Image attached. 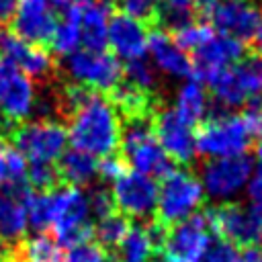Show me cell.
Segmentation results:
<instances>
[{
    "instance_id": "21",
    "label": "cell",
    "mask_w": 262,
    "mask_h": 262,
    "mask_svg": "<svg viewBox=\"0 0 262 262\" xmlns=\"http://www.w3.org/2000/svg\"><path fill=\"white\" fill-rule=\"evenodd\" d=\"M76 6L80 20L82 49L104 51L108 23L113 16L111 0H76Z\"/></svg>"
},
{
    "instance_id": "37",
    "label": "cell",
    "mask_w": 262,
    "mask_h": 262,
    "mask_svg": "<svg viewBox=\"0 0 262 262\" xmlns=\"http://www.w3.org/2000/svg\"><path fill=\"white\" fill-rule=\"evenodd\" d=\"M125 170H127L125 160L119 156V151H115V154L104 156V160L98 164V178H100L102 182H111V180H115L117 176H121Z\"/></svg>"
},
{
    "instance_id": "31",
    "label": "cell",
    "mask_w": 262,
    "mask_h": 262,
    "mask_svg": "<svg viewBox=\"0 0 262 262\" xmlns=\"http://www.w3.org/2000/svg\"><path fill=\"white\" fill-rule=\"evenodd\" d=\"M27 184L35 192H53L61 186L55 162H31L27 166Z\"/></svg>"
},
{
    "instance_id": "4",
    "label": "cell",
    "mask_w": 262,
    "mask_h": 262,
    "mask_svg": "<svg viewBox=\"0 0 262 262\" xmlns=\"http://www.w3.org/2000/svg\"><path fill=\"white\" fill-rule=\"evenodd\" d=\"M207 84L211 88L215 108L227 111L248 104L262 96V55L248 53L239 57Z\"/></svg>"
},
{
    "instance_id": "36",
    "label": "cell",
    "mask_w": 262,
    "mask_h": 262,
    "mask_svg": "<svg viewBox=\"0 0 262 262\" xmlns=\"http://www.w3.org/2000/svg\"><path fill=\"white\" fill-rule=\"evenodd\" d=\"M203 258H205V262H244V254L219 237H215L209 244Z\"/></svg>"
},
{
    "instance_id": "32",
    "label": "cell",
    "mask_w": 262,
    "mask_h": 262,
    "mask_svg": "<svg viewBox=\"0 0 262 262\" xmlns=\"http://www.w3.org/2000/svg\"><path fill=\"white\" fill-rule=\"evenodd\" d=\"M86 201H88V211L98 219L111 215L117 211V205H115V199H113V192L108 186H104L102 182L96 184V186H88L86 188Z\"/></svg>"
},
{
    "instance_id": "19",
    "label": "cell",
    "mask_w": 262,
    "mask_h": 262,
    "mask_svg": "<svg viewBox=\"0 0 262 262\" xmlns=\"http://www.w3.org/2000/svg\"><path fill=\"white\" fill-rule=\"evenodd\" d=\"M147 25L125 14H113L108 23V35H106V45H111L113 55L117 59H139L145 57L147 51Z\"/></svg>"
},
{
    "instance_id": "33",
    "label": "cell",
    "mask_w": 262,
    "mask_h": 262,
    "mask_svg": "<svg viewBox=\"0 0 262 262\" xmlns=\"http://www.w3.org/2000/svg\"><path fill=\"white\" fill-rule=\"evenodd\" d=\"M104 258H106V250L90 237L70 246L63 256V262H104Z\"/></svg>"
},
{
    "instance_id": "49",
    "label": "cell",
    "mask_w": 262,
    "mask_h": 262,
    "mask_svg": "<svg viewBox=\"0 0 262 262\" xmlns=\"http://www.w3.org/2000/svg\"><path fill=\"white\" fill-rule=\"evenodd\" d=\"M260 104H262V96H260Z\"/></svg>"
},
{
    "instance_id": "28",
    "label": "cell",
    "mask_w": 262,
    "mask_h": 262,
    "mask_svg": "<svg viewBox=\"0 0 262 262\" xmlns=\"http://www.w3.org/2000/svg\"><path fill=\"white\" fill-rule=\"evenodd\" d=\"M131 227V219L121 211H115L96 223H92V239L98 242L106 252H113Z\"/></svg>"
},
{
    "instance_id": "1",
    "label": "cell",
    "mask_w": 262,
    "mask_h": 262,
    "mask_svg": "<svg viewBox=\"0 0 262 262\" xmlns=\"http://www.w3.org/2000/svg\"><path fill=\"white\" fill-rule=\"evenodd\" d=\"M72 147L90 156H108L119 151L121 117L106 94L86 90L66 121Z\"/></svg>"
},
{
    "instance_id": "43",
    "label": "cell",
    "mask_w": 262,
    "mask_h": 262,
    "mask_svg": "<svg viewBox=\"0 0 262 262\" xmlns=\"http://www.w3.org/2000/svg\"><path fill=\"white\" fill-rule=\"evenodd\" d=\"M244 262H262V246L244 250Z\"/></svg>"
},
{
    "instance_id": "41",
    "label": "cell",
    "mask_w": 262,
    "mask_h": 262,
    "mask_svg": "<svg viewBox=\"0 0 262 262\" xmlns=\"http://www.w3.org/2000/svg\"><path fill=\"white\" fill-rule=\"evenodd\" d=\"M215 4H217V0H194L196 12H199L201 16H207V18L211 16V12H213Z\"/></svg>"
},
{
    "instance_id": "5",
    "label": "cell",
    "mask_w": 262,
    "mask_h": 262,
    "mask_svg": "<svg viewBox=\"0 0 262 262\" xmlns=\"http://www.w3.org/2000/svg\"><path fill=\"white\" fill-rule=\"evenodd\" d=\"M205 207V190L190 168H174L158 188L156 219L166 227L190 217Z\"/></svg>"
},
{
    "instance_id": "46",
    "label": "cell",
    "mask_w": 262,
    "mask_h": 262,
    "mask_svg": "<svg viewBox=\"0 0 262 262\" xmlns=\"http://www.w3.org/2000/svg\"><path fill=\"white\" fill-rule=\"evenodd\" d=\"M256 45H258V51H260V55H262V27H260V31H258V35H256Z\"/></svg>"
},
{
    "instance_id": "11",
    "label": "cell",
    "mask_w": 262,
    "mask_h": 262,
    "mask_svg": "<svg viewBox=\"0 0 262 262\" xmlns=\"http://www.w3.org/2000/svg\"><path fill=\"white\" fill-rule=\"evenodd\" d=\"M151 131L166 156L182 168H190L196 158V141L192 127L176 113L174 106H168L164 100L158 104L151 117Z\"/></svg>"
},
{
    "instance_id": "40",
    "label": "cell",
    "mask_w": 262,
    "mask_h": 262,
    "mask_svg": "<svg viewBox=\"0 0 262 262\" xmlns=\"http://www.w3.org/2000/svg\"><path fill=\"white\" fill-rule=\"evenodd\" d=\"M18 0H0V29H4L6 23L12 20V14L16 10Z\"/></svg>"
},
{
    "instance_id": "44",
    "label": "cell",
    "mask_w": 262,
    "mask_h": 262,
    "mask_svg": "<svg viewBox=\"0 0 262 262\" xmlns=\"http://www.w3.org/2000/svg\"><path fill=\"white\" fill-rule=\"evenodd\" d=\"M254 149H256V156L260 158V162H262V135L256 139V143H254Z\"/></svg>"
},
{
    "instance_id": "7",
    "label": "cell",
    "mask_w": 262,
    "mask_h": 262,
    "mask_svg": "<svg viewBox=\"0 0 262 262\" xmlns=\"http://www.w3.org/2000/svg\"><path fill=\"white\" fill-rule=\"evenodd\" d=\"M8 141L31 162H55L68 147V129L61 121L31 119L14 125Z\"/></svg>"
},
{
    "instance_id": "15",
    "label": "cell",
    "mask_w": 262,
    "mask_h": 262,
    "mask_svg": "<svg viewBox=\"0 0 262 262\" xmlns=\"http://www.w3.org/2000/svg\"><path fill=\"white\" fill-rule=\"evenodd\" d=\"M239 57H244V43L213 31L199 47L192 49V74L199 82H211L219 72L235 63Z\"/></svg>"
},
{
    "instance_id": "2",
    "label": "cell",
    "mask_w": 262,
    "mask_h": 262,
    "mask_svg": "<svg viewBox=\"0 0 262 262\" xmlns=\"http://www.w3.org/2000/svg\"><path fill=\"white\" fill-rule=\"evenodd\" d=\"M194 141L196 151L201 156L225 158L239 156L246 149H250L256 141V135L250 129L244 115H233L211 106L209 117L199 125Z\"/></svg>"
},
{
    "instance_id": "50",
    "label": "cell",
    "mask_w": 262,
    "mask_h": 262,
    "mask_svg": "<svg viewBox=\"0 0 262 262\" xmlns=\"http://www.w3.org/2000/svg\"><path fill=\"white\" fill-rule=\"evenodd\" d=\"M0 61H2V53H0Z\"/></svg>"
},
{
    "instance_id": "8",
    "label": "cell",
    "mask_w": 262,
    "mask_h": 262,
    "mask_svg": "<svg viewBox=\"0 0 262 262\" xmlns=\"http://www.w3.org/2000/svg\"><path fill=\"white\" fill-rule=\"evenodd\" d=\"M88 201L82 188L61 184L57 190H53L51 227L59 246L70 248L78 242L92 237V223L88 221Z\"/></svg>"
},
{
    "instance_id": "48",
    "label": "cell",
    "mask_w": 262,
    "mask_h": 262,
    "mask_svg": "<svg viewBox=\"0 0 262 262\" xmlns=\"http://www.w3.org/2000/svg\"><path fill=\"white\" fill-rule=\"evenodd\" d=\"M10 252V250H8ZM8 252L6 254H0V262H10V258H8Z\"/></svg>"
},
{
    "instance_id": "6",
    "label": "cell",
    "mask_w": 262,
    "mask_h": 262,
    "mask_svg": "<svg viewBox=\"0 0 262 262\" xmlns=\"http://www.w3.org/2000/svg\"><path fill=\"white\" fill-rule=\"evenodd\" d=\"M61 72L68 82L80 84L106 96L123 78V68L113 53L82 47L63 57Z\"/></svg>"
},
{
    "instance_id": "17",
    "label": "cell",
    "mask_w": 262,
    "mask_h": 262,
    "mask_svg": "<svg viewBox=\"0 0 262 262\" xmlns=\"http://www.w3.org/2000/svg\"><path fill=\"white\" fill-rule=\"evenodd\" d=\"M252 172V158L225 156V158H209L199 164V174L203 178V188L211 196H227L237 192Z\"/></svg>"
},
{
    "instance_id": "3",
    "label": "cell",
    "mask_w": 262,
    "mask_h": 262,
    "mask_svg": "<svg viewBox=\"0 0 262 262\" xmlns=\"http://www.w3.org/2000/svg\"><path fill=\"white\" fill-rule=\"evenodd\" d=\"M205 211L215 237L237 250L262 246V205L227 201L213 207L205 205Z\"/></svg>"
},
{
    "instance_id": "34",
    "label": "cell",
    "mask_w": 262,
    "mask_h": 262,
    "mask_svg": "<svg viewBox=\"0 0 262 262\" xmlns=\"http://www.w3.org/2000/svg\"><path fill=\"white\" fill-rule=\"evenodd\" d=\"M213 31H215V29H213L211 25H205V23L194 20V23H190L188 27H184V29L172 33V37H174V41H176L182 49L192 51V49L199 47V45H201Z\"/></svg>"
},
{
    "instance_id": "13",
    "label": "cell",
    "mask_w": 262,
    "mask_h": 262,
    "mask_svg": "<svg viewBox=\"0 0 262 262\" xmlns=\"http://www.w3.org/2000/svg\"><path fill=\"white\" fill-rule=\"evenodd\" d=\"M209 18L217 33L248 43L262 27V0H217Z\"/></svg>"
},
{
    "instance_id": "22",
    "label": "cell",
    "mask_w": 262,
    "mask_h": 262,
    "mask_svg": "<svg viewBox=\"0 0 262 262\" xmlns=\"http://www.w3.org/2000/svg\"><path fill=\"white\" fill-rule=\"evenodd\" d=\"M55 168L59 172L61 184H70V186H78V188L92 186L94 178L98 176V162L94 160V156L80 151L76 147L66 149L55 160Z\"/></svg>"
},
{
    "instance_id": "47",
    "label": "cell",
    "mask_w": 262,
    "mask_h": 262,
    "mask_svg": "<svg viewBox=\"0 0 262 262\" xmlns=\"http://www.w3.org/2000/svg\"><path fill=\"white\" fill-rule=\"evenodd\" d=\"M8 250H10V246H6V244H4L2 239H0V254H6Z\"/></svg>"
},
{
    "instance_id": "45",
    "label": "cell",
    "mask_w": 262,
    "mask_h": 262,
    "mask_svg": "<svg viewBox=\"0 0 262 262\" xmlns=\"http://www.w3.org/2000/svg\"><path fill=\"white\" fill-rule=\"evenodd\" d=\"M104 262H121V260L117 258V254H115V252H106V258H104Z\"/></svg>"
},
{
    "instance_id": "23",
    "label": "cell",
    "mask_w": 262,
    "mask_h": 262,
    "mask_svg": "<svg viewBox=\"0 0 262 262\" xmlns=\"http://www.w3.org/2000/svg\"><path fill=\"white\" fill-rule=\"evenodd\" d=\"M8 258L10 262H63V252L55 235L39 231L10 246Z\"/></svg>"
},
{
    "instance_id": "38",
    "label": "cell",
    "mask_w": 262,
    "mask_h": 262,
    "mask_svg": "<svg viewBox=\"0 0 262 262\" xmlns=\"http://www.w3.org/2000/svg\"><path fill=\"white\" fill-rule=\"evenodd\" d=\"M10 141L8 139H0V186L6 184L8 178V151H10Z\"/></svg>"
},
{
    "instance_id": "20",
    "label": "cell",
    "mask_w": 262,
    "mask_h": 262,
    "mask_svg": "<svg viewBox=\"0 0 262 262\" xmlns=\"http://www.w3.org/2000/svg\"><path fill=\"white\" fill-rule=\"evenodd\" d=\"M147 49L154 68L158 74L168 78H190L192 76V63L186 51L174 41V37L168 31L154 29L147 39Z\"/></svg>"
},
{
    "instance_id": "30",
    "label": "cell",
    "mask_w": 262,
    "mask_h": 262,
    "mask_svg": "<svg viewBox=\"0 0 262 262\" xmlns=\"http://www.w3.org/2000/svg\"><path fill=\"white\" fill-rule=\"evenodd\" d=\"M53 219V192H35L27 203V221L39 233L51 227Z\"/></svg>"
},
{
    "instance_id": "42",
    "label": "cell",
    "mask_w": 262,
    "mask_h": 262,
    "mask_svg": "<svg viewBox=\"0 0 262 262\" xmlns=\"http://www.w3.org/2000/svg\"><path fill=\"white\" fill-rule=\"evenodd\" d=\"M12 129H14V123L10 119H6V115L0 111V139H8Z\"/></svg>"
},
{
    "instance_id": "14",
    "label": "cell",
    "mask_w": 262,
    "mask_h": 262,
    "mask_svg": "<svg viewBox=\"0 0 262 262\" xmlns=\"http://www.w3.org/2000/svg\"><path fill=\"white\" fill-rule=\"evenodd\" d=\"M37 98L35 82L12 61H0V111L14 125L27 121Z\"/></svg>"
},
{
    "instance_id": "29",
    "label": "cell",
    "mask_w": 262,
    "mask_h": 262,
    "mask_svg": "<svg viewBox=\"0 0 262 262\" xmlns=\"http://www.w3.org/2000/svg\"><path fill=\"white\" fill-rule=\"evenodd\" d=\"M123 80L131 86H135L137 90H143L147 94H156L160 96L158 90V70L154 68V63L145 57L139 59H131L125 61V70H123Z\"/></svg>"
},
{
    "instance_id": "12",
    "label": "cell",
    "mask_w": 262,
    "mask_h": 262,
    "mask_svg": "<svg viewBox=\"0 0 262 262\" xmlns=\"http://www.w3.org/2000/svg\"><path fill=\"white\" fill-rule=\"evenodd\" d=\"M113 199L117 211H121L135 223H147L156 219L158 186L151 176L127 168L113 180Z\"/></svg>"
},
{
    "instance_id": "35",
    "label": "cell",
    "mask_w": 262,
    "mask_h": 262,
    "mask_svg": "<svg viewBox=\"0 0 262 262\" xmlns=\"http://www.w3.org/2000/svg\"><path fill=\"white\" fill-rule=\"evenodd\" d=\"M115 2H117V6H119L125 14L133 16V18L145 23V25H147V23L154 25L158 0H115Z\"/></svg>"
},
{
    "instance_id": "39",
    "label": "cell",
    "mask_w": 262,
    "mask_h": 262,
    "mask_svg": "<svg viewBox=\"0 0 262 262\" xmlns=\"http://www.w3.org/2000/svg\"><path fill=\"white\" fill-rule=\"evenodd\" d=\"M248 194L250 199L256 203V205H262V166L256 170V174L252 176L250 180V186H248Z\"/></svg>"
},
{
    "instance_id": "16",
    "label": "cell",
    "mask_w": 262,
    "mask_h": 262,
    "mask_svg": "<svg viewBox=\"0 0 262 262\" xmlns=\"http://www.w3.org/2000/svg\"><path fill=\"white\" fill-rule=\"evenodd\" d=\"M0 53L4 59L20 68L33 82L47 84L55 78V59L43 45H33L18 39L12 31L0 29Z\"/></svg>"
},
{
    "instance_id": "26",
    "label": "cell",
    "mask_w": 262,
    "mask_h": 262,
    "mask_svg": "<svg viewBox=\"0 0 262 262\" xmlns=\"http://www.w3.org/2000/svg\"><path fill=\"white\" fill-rule=\"evenodd\" d=\"M194 0H158L154 25L162 31L176 33L196 20Z\"/></svg>"
},
{
    "instance_id": "9",
    "label": "cell",
    "mask_w": 262,
    "mask_h": 262,
    "mask_svg": "<svg viewBox=\"0 0 262 262\" xmlns=\"http://www.w3.org/2000/svg\"><path fill=\"white\" fill-rule=\"evenodd\" d=\"M211 221L205 207L190 217L166 227L162 256L164 262H201L211 244Z\"/></svg>"
},
{
    "instance_id": "10",
    "label": "cell",
    "mask_w": 262,
    "mask_h": 262,
    "mask_svg": "<svg viewBox=\"0 0 262 262\" xmlns=\"http://www.w3.org/2000/svg\"><path fill=\"white\" fill-rule=\"evenodd\" d=\"M70 4L72 0H18L12 14V33L33 45L51 43Z\"/></svg>"
},
{
    "instance_id": "24",
    "label": "cell",
    "mask_w": 262,
    "mask_h": 262,
    "mask_svg": "<svg viewBox=\"0 0 262 262\" xmlns=\"http://www.w3.org/2000/svg\"><path fill=\"white\" fill-rule=\"evenodd\" d=\"M113 252L121 262H164L162 252L154 246L145 223L131 221L129 231Z\"/></svg>"
},
{
    "instance_id": "18",
    "label": "cell",
    "mask_w": 262,
    "mask_h": 262,
    "mask_svg": "<svg viewBox=\"0 0 262 262\" xmlns=\"http://www.w3.org/2000/svg\"><path fill=\"white\" fill-rule=\"evenodd\" d=\"M33 188L23 182H6L0 186V239L14 246L27 231V203Z\"/></svg>"
},
{
    "instance_id": "27",
    "label": "cell",
    "mask_w": 262,
    "mask_h": 262,
    "mask_svg": "<svg viewBox=\"0 0 262 262\" xmlns=\"http://www.w3.org/2000/svg\"><path fill=\"white\" fill-rule=\"evenodd\" d=\"M51 45H53V51L57 55H63V57L82 47V35H80V20H78L76 0H72L70 8L61 16V20L57 23V29H55V33L51 37Z\"/></svg>"
},
{
    "instance_id": "25",
    "label": "cell",
    "mask_w": 262,
    "mask_h": 262,
    "mask_svg": "<svg viewBox=\"0 0 262 262\" xmlns=\"http://www.w3.org/2000/svg\"><path fill=\"white\" fill-rule=\"evenodd\" d=\"M176 113L190 125L196 127L207 119V113L211 111L209 106V94L205 86L199 80H186L178 92H176Z\"/></svg>"
}]
</instances>
